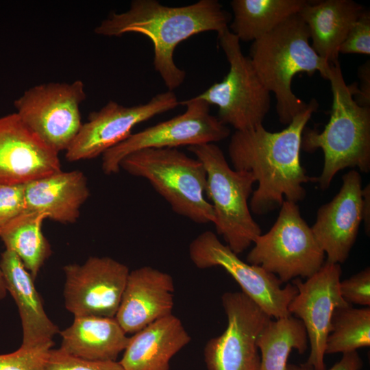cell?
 <instances>
[{
    "label": "cell",
    "instance_id": "cell-30",
    "mask_svg": "<svg viewBox=\"0 0 370 370\" xmlns=\"http://www.w3.org/2000/svg\"><path fill=\"white\" fill-rule=\"evenodd\" d=\"M339 53L370 54V12L365 10L352 25L338 50Z\"/></svg>",
    "mask_w": 370,
    "mask_h": 370
},
{
    "label": "cell",
    "instance_id": "cell-23",
    "mask_svg": "<svg viewBox=\"0 0 370 370\" xmlns=\"http://www.w3.org/2000/svg\"><path fill=\"white\" fill-rule=\"evenodd\" d=\"M64 352L92 361H115L127 346L129 337L115 318L74 317L60 332Z\"/></svg>",
    "mask_w": 370,
    "mask_h": 370
},
{
    "label": "cell",
    "instance_id": "cell-11",
    "mask_svg": "<svg viewBox=\"0 0 370 370\" xmlns=\"http://www.w3.org/2000/svg\"><path fill=\"white\" fill-rule=\"evenodd\" d=\"M189 257L195 267L204 269H224L239 284L242 292L275 319L291 315L288 306L298 293L293 284L283 283L275 275L260 266L241 260L211 231L199 234L188 247Z\"/></svg>",
    "mask_w": 370,
    "mask_h": 370
},
{
    "label": "cell",
    "instance_id": "cell-26",
    "mask_svg": "<svg viewBox=\"0 0 370 370\" xmlns=\"http://www.w3.org/2000/svg\"><path fill=\"white\" fill-rule=\"evenodd\" d=\"M308 336L301 320L290 315L271 319L260 333L257 347L260 352L259 370H286L292 350L304 354L308 348Z\"/></svg>",
    "mask_w": 370,
    "mask_h": 370
},
{
    "label": "cell",
    "instance_id": "cell-21",
    "mask_svg": "<svg viewBox=\"0 0 370 370\" xmlns=\"http://www.w3.org/2000/svg\"><path fill=\"white\" fill-rule=\"evenodd\" d=\"M191 341L173 314L129 337L119 363L125 370H169L171 358Z\"/></svg>",
    "mask_w": 370,
    "mask_h": 370
},
{
    "label": "cell",
    "instance_id": "cell-20",
    "mask_svg": "<svg viewBox=\"0 0 370 370\" xmlns=\"http://www.w3.org/2000/svg\"><path fill=\"white\" fill-rule=\"evenodd\" d=\"M89 195L83 172L60 171L25 184V212L45 213L63 224L74 223Z\"/></svg>",
    "mask_w": 370,
    "mask_h": 370
},
{
    "label": "cell",
    "instance_id": "cell-8",
    "mask_svg": "<svg viewBox=\"0 0 370 370\" xmlns=\"http://www.w3.org/2000/svg\"><path fill=\"white\" fill-rule=\"evenodd\" d=\"M247 256L249 264L260 266L282 282L309 278L325 262V253L297 204L284 200L269 231L258 236Z\"/></svg>",
    "mask_w": 370,
    "mask_h": 370
},
{
    "label": "cell",
    "instance_id": "cell-24",
    "mask_svg": "<svg viewBox=\"0 0 370 370\" xmlns=\"http://www.w3.org/2000/svg\"><path fill=\"white\" fill-rule=\"evenodd\" d=\"M308 0H233L229 29L240 41H254L299 13Z\"/></svg>",
    "mask_w": 370,
    "mask_h": 370
},
{
    "label": "cell",
    "instance_id": "cell-9",
    "mask_svg": "<svg viewBox=\"0 0 370 370\" xmlns=\"http://www.w3.org/2000/svg\"><path fill=\"white\" fill-rule=\"evenodd\" d=\"M84 84L51 82L34 86L14 102L23 123L47 146L66 151L82 125L80 105L86 99Z\"/></svg>",
    "mask_w": 370,
    "mask_h": 370
},
{
    "label": "cell",
    "instance_id": "cell-34",
    "mask_svg": "<svg viewBox=\"0 0 370 370\" xmlns=\"http://www.w3.org/2000/svg\"><path fill=\"white\" fill-rule=\"evenodd\" d=\"M362 367V360L357 352L343 354L342 358L334 364L329 370H360ZM286 370H312L306 364L297 365H287Z\"/></svg>",
    "mask_w": 370,
    "mask_h": 370
},
{
    "label": "cell",
    "instance_id": "cell-35",
    "mask_svg": "<svg viewBox=\"0 0 370 370\" xmlns=\"http://www.w3.org/2000/svg\"><path fill=\"white\" fill-rule=\"evenodd\" d=\"M363 200L362 222L364 223L366 234L370 233V185L367 184L362 190Z\"/></svg>",
    "mask_w": 370,
    "mask_h": 370
},
{
    "label": "cell",
    "instance_id": "cell-5",
    "mask_svg": "<svg viewBox=\"0 0 370 370\" xmlns=\"http://www.w3.org/2000/svg\"><path fill=\"white\" fill-rule=\"evenodd\" d=\"M120 169L148 180L176 214L198 224L213 223L205 194L206 172L198 159L177 148H147L126 156Z\"/></svg>",
    "mask_w": 370,
    "mask_h": 370
},
{
    "label": "cell",
    "instance_id": "cell-31",
    "mask_svg": "<svg viewBox=\"0 0 370 370\" xmlns=\"http://www.w3.org/2000/svg\"><path fill=\"white\" fill-rule=\"evenodd\" d=\"M25 212V184H0V230Z\"/></svg>",
    "mask_w": 370,
    "mask_h": 370
},
{
    "label": "cell",
    "instance_id": "cell-32",
    "mask_svg": "<svg viewBox=\"0 0 370 370\" xmlns=\"http://www.w3.org/2000/svg\"><path fill=\"white\" fill-rule=\"evenodd\" d=\"M339 290L342 297L351 305L370 306V268L340 281Z\"/></svg>",
    "mask_w": 370,
    "mask_h": 370
},
{
    "label": "cell",
    "instance_id": "cell-4",
    "mask_svg": "<svg viewBox=\"0 0 370 370\" xmlns=\"http://www.w3.org/2000/svg\"><path fill=\"white\" fill-rule=\"evenodd\" d=\"M327 79L332 93L330 120L321 132L305 127L301 140V149L306 152L323 151V169L314 177L323 190L345 168H358L365 173L370 171V107L356 102L339 62L330 64Z\"/></svg>",
    "mask_w": 370,
    "mask_h": 370
},
{
    "label": "cell",
    "instance_id": "cell-7",
    "mask_svg": "<svg viewBox=\"0 0 370 370\" xmlns=\"http://www.w3.org/2000/svg\"><path fill=\"white\" fill-rule=\"evenodd\" d=\"M220 47L230 65L223 79L213 84L197 98L218 107V119L235 131L262 124L271 107V92L265 88L239 39L229 27L217 33Z\"/></svg>",
    "mask_w": 370,
    "mask_h": 370
},
{
    "label": "cell",
    "instance_id": "cell-25",
    "mask_svg": "<svg viewBox=\"0 0 370 370\" xmlns=\"http://www.w3.org/2000/svg\"><path fill=\"white\" fill-rule=\"evenodd\" d=\"M46 219L45 213L25 212L0 230L5 249L16 254L34 280L52 253L42 231Z\"/></svg>",
    "mask_w": 370,
    "mask_h": 370
},
{
    "label": "cell",
    "instance_id": "cell-2",
    "mask_svg": "<svg viewBox=\"0 0 370 370\" xmlns=\"http://www.w3.org/2000/svg\"><path fill=\"white\" fill-rule=\"evenodd\" d=\"M231 15L217 0H199L181 7H169L156 0H134L130 8L113 12L103 20L95 32L104 36L138 33L148 37L153 46V66L169 90L184 81L186 72L175 63L178 44L201 32L225 28Z\"/></svg>",
    "mask_w": 370,
    "mask_h": 370
},
{
    "label": "cell",
    "instance_id": "cell-13",
    "mask_svg": "<svg viewBox=\"0 0 370 370\" xmlns=\"http://www.w3.org/2000/svg\"><path fill=\"white\" fill-rule=\"evenodd\" d=\"M180 102L171 90L159 93L148 102L124 106L110 101L98 111L90 113L65 151L69 162L90 160L119 144L132 134L138 124L175 108Z\"/></svg>",
    "mask_w": 370,
    "mask_h": 370
},
{
    "label": "cell",
    "instance_id": "cell-17",
    "mask_svg": "<svg viewBox=\"0 0 370 370\" xmlns=\"http://www.w3.org/2000/svg\"><path fill=\"white\" fill-rule=\"evenodd\" d=\"M58 153L16 112L0 117V184H25L60 171Z\"/></svg>",
    "mask_w": 370,
    "mask_h": 370
},
{
    "label": "cell",
    "instance_id": "cell-27",
    "mask_svg": "<svg viewBox=\"0 0 370 370\" xmlns=\"http://www.w3.org/2000/svg\"><path fill=\"white\" fill-rule=\"evenodd\" d=\"M370 345V308L352 306L335 309L332 317L325 354H346Z\"/></svg>",
    "mask_w": 370,
    "mask_h": 370
},
{
    "label": "cell",
    "instance_id": "cell-22",
    "mask_svg": "<svg viewBox=\"0 0 370 370\" xmlns=\"http://www.w3.org/2000/svg\"><path fill=\"white\" fill-rule=\"evenodd\" d=\"M365 8L352 0L308 1L299 14L315 52L330 64L338 62L339 47Z\"/></svg>",
    "mask_w": 370,
    "mask_h": 370
},
{
    "label": "cell",
    "instance_id": "cell-12",
    "mask_svg": "<svg viewBox=\"0 0 370 370\" xmlns=\"http://www.w3.org/2000/svg\"><path fill=\"white\" fill-rule=\"evenodd\" d=\"M221 302L227 325L205 345L207 369L259 370L257 339L271 317L242 291L225 293Z\"/></svg>",
    "mask_w": 370,
    "mask_h": 370
},
{
    "label": "cell",
    "instance_id": "cell-15",
    "mask_svg": "<svg viewBox=\"0 0 370 370\" xmlns=\"http://www.w3.org/2000/svg\"><path fill=\"white\" fill-rule=\"evenodd\" d=\"M342 270L339 264L325 262L312 276L303 282L293 280L298 293L288 306L292 315L305 327L310 352L305 363L312 370H325V344L335 309L352 306L341 296L339 290Z\"/></svg>",
    "mask_w": 370,
    "mask_h": 370
},
{
    "label": "cell",
    "instance_id": "cell-28",
    "mask_svg": "<svg viewBox=\"0 0 370 370\" xmlns=\"http://www.w3.org/2000/svg\"><path fill=\"white\" fill-rule=\"evenodd\" d=\"M53 345L34 347L21 345L13 352L0 354V370H43Z\"/></svg>",
    "mask_w": 370,
    "mask_h": 370
},
{
    "label": "cell",
    "instance_id": "cell-1",
    "mask_svg": "<svg viewBox=\"0 0 370 370\" xmlns=\"http://www.w3.org/2000/svg\"><path fill=\"white\" fill-rule=\"evenodd\" d=\"M319 103L312 99L307 108L280 132L267 131L263 124L235 131L228 154L237 171L251 172L258 186L249 202L250 210L263 214L280 207L285 200L297 204L306 195L304 184L314 182L301 164V136Z\"/></svg>",
    "mask_w": 370,
    "mask_h": 370
},
{
    "label": "cell",
    "instance_id": "cell-3",
    "mask_svg": "<svg viewBox=\"0 0 370 370\" xmlns=\"http://www.w3.org/2000/svg\"><path fill=\"white\" fill-rule=\"evenodd\" d=\"M249 58L263 85L274 94L279 121L286 125L308 106L292 90L294 76L319 72L327 79L331 64L312 49L308 27L299 13L253 41Z\"/></svg>",
    "mask_w": 370,
    "mask_h": 370
},
{
    "label": "cell",
    "instance_id": "cell-10",
    "mask_svg": "<svg viewBox=\"0 0 370 370\" xmlns=\"http://www.w3.org/2000/svg\"><path fill=\"white\" fill-rule=\"evenodd\" d=\"M186 106L182 114L145 128L106 151L102 155L101 168L105 174L117 173L120 162L127 155L147 148H176L214 143L227 138V125L210 113V105L194 97L180 101Z\"/></svg>",
    "mask_w": 370,
    "mask_h": 370
},
{
    "label": "cell",
    "instance_id": "cell-16",
    "mask_svg": "<svg viewBox=\"0 0 370 370\" xmlns=\"http://www.w3.org/2000/svg\"><path fill=\"white\" fill-rule=\"evenodd\" d=\"M343 184L333 199L317 210L311 227L325 262H345L356 242L362 221V178L352 169L342 177Z\"/></svg>",
    "mask_w": 370,
    "mask_h": 370
},
{
    "label": "cell",
    "instance_id": "cell-36",
    "mask_svg": "<svg viewBox=\"0 0 370 370\" xmlns=\"http://www.w3.org/2000/svg\"><path fill=\"white\" fill-rule=\"evenodd\" d=\"M7 294V290L3 279V276L0 267V299H3Z\"/></svg>",
    "mask_w": 370,
    "mask_h": 370
},
{
    "label": "cell",
    "instance_id": "cell-19",
    "mask_svg": "<svg viewBox=\"0 0 370 370\" xmlns=\"http://www.w3.org/2000/svg\"><path fill=\"white\" fill-rule=\"evenodd\" d=\"M0 267L7 292L18 309L23 328L21 346L53 345V338L59 332L58 327L45 313L34 280L21 260L12 251L5 249L1 256Z\"/></svg>",
    "mask_w": 370,
    "mask_h": 370
},
{
    "label": "cell",
    "instance_id": "cell-6",
    "mask_svg": "<svg viewBox=\"0 0 370 370\" xmlns=\"http://www.w3.org/2000/svg\"><path fill=\"white\" fill-rule=\"evenodd\" d=\"M188 149L206 169L205 194L214 210L217 233L236 254L243 252L262 234L248 205L256 178L251 172L231 168L214 143L189 146Z\"/></svg>",
    "mask_w": 370,
    "mask_h": 370
},
{
    "label": "cell",
    "instance_id": "cell-29",
    "mask_svg": "<svg viewBox=\"0 0 370 370\" xmlns=\"http://www.w3.org/2000/svg\"><path fill=\"white\" fill-rule=\"evenodd\" d=\"M43 370H125L117 361H92L71 356L60 349H51Z\"/></svg>",
    "mask_w": 370,
    "mask_h": 370
},
{
    "label": "cell",
    "instance_id": "cell-18",
    "mask_svg": "<svg viewBox=\"0 0 370 370\" xmlns=\"http://www.w3.org/2000/svg\"><path fill=\"white\" fill-rule=\"evenodd\" d=\"M174 282L171 275L150 266L130 271L115 319L124 332L134 334L172 314Z\"/></svg>",
    "mask_w": 370,
    "mask_h": 370
},
{
    "label": "cell",
    "instance_id": "cell-14",
    "mask_svg": "<svg viewBox=\"0 0 370 370\" xmlns=\"http://www.w3.org/2000/svg\"><path fill=\"white\" fill-rule=\"evenodd\" d=\"M66 308L74 317L114 318L130 273L110 257H90L83 264L64 267Z\"/></svg>",
    "mask_w": 370,
    "mask_h": 370
},
{
    "label": "cell",
    "instance_id": "cell-33",
    "mask_svg": "<svg viewBox=\"0 0 370 370\" xmlns=\"http://www.w3.org/2000/svg\"><path fill=\"white\" fill-rule=\"evenodd\" d=\"M360 86L348 85L356 102L363 107H370V62L367 60L358 68Z\"/></svg>",
    "mask_w": 370,
    "mask_h": 370
}]
</instances>
